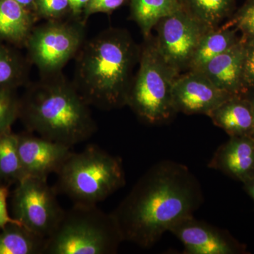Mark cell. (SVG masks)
Wrapping results in <instances>:
<instances>
[{
    "instance_id": "obj_13",
    "label": "cell",
    "mask_w": 254,
    "mask_h": 254,
    "mask_svg": "<svg viewBox=\"0 0 254 254\" xmlns=\"http://www.w3.org/2000/svg\"><path fill=\"white\" fill-rule=\"evenodd\" d=\"M208 166L243 184L250 181L254 177V138L230 136L218 147Z\"/></svg>"
},
{
    "instance_id": "obj_27",
    "label": "cell",
    "mask_w": 254,
    "mask_h": 254,
    "mask_svg": "<svg viewBox=\"0 0 254 254\" xmlns=\"http://www.w3.org/2000/svg\"><path fill=\"white\" fill-rule=\"evenodd\" d=\"M243 62V82L247 91L254 89V38L246 39Z\"/></svg>"
},
{
    "instance_id": "obj_21",
    "label": "cell",
    "mask_w": 254,
    "mask_h": 254,
    "mask_svg": "<svg viewBox=\"0 0 254 254\" xmlns=\"http://www.w3.org/2000/svg\"><path fill=\"white\" fill-rule=\"evenodd\" d=\"M182 8L209 28L218 27L225 18L231 17L236 0H179Z\"/></svg>"
},
{
    "instance_id": "obj_2",
    "label": "cell",
    "mask_w": 254,
    "mask_h": 254,
    "mask_svg": "<svg viewBox=\"0 0 254 254\" xmlns=\"http://www.w3.org/2000/svg\"><path fill=\"white\" fill-rule=\"evenodd\" d=\"M141 46L125 29L110 28L84 42L76 56L72 83L90 106H126Z\"/></svg>"
},
{
    "instance_id": "obj_19",
    "label": "cell",
    "mask_w": 254,
    "mask_h": 254,
    "mask_svg": "<svg viewBox=\"0 0 254 254\" xmlns=\"http://www.w3.org/2000/svg\"><path fill=\"white\" fill-rule=\"evenodd\" d=\"M46 242L26 227L11 224L0 232V254H44Z\"/></svg>"
},
{
    "instance_id": "obj_5",
    "label": "cell",
    "mask_w": 254,
    "mask_h": 254,
    "mask_svg": "<svg viewBox=\"0 0 254 254\" xmlns=\"http://www.w3.org/2000/svg\"><path fill=\"white\" fill-rule=\"evenodd\" d=\"M123 242L112 213L73 204L46 239L44 254H115Z\"/></svg>"
},
{
    "instance_id": "obj_7",
    "label": "cell",
    "mask_w": 254,
    "mask_h": 254,
    "mask_svg": "<svg viewBox=\"0 0 254 254\" xmlns=\"http://www.w3.org/2000/svg\"><path fill=\"white\" fill-rule=\"evenodd\" d=\"M86 23L82 19L52 20L33 28L26 43L28 60L41 76L63 72L76 58L86 41Z\"/></svg>"
},
{
    "instance_id": "obj_28",
    "label": "cell",
    "mask_w": 254,
    "mask_h": 254,
    "mask_svg": "<svg viewBox=\"0 0 254 254\" xmlns=\"http://www.w3.org/2000/svg\"><path fill=\"white\" fill-rule=\"evenodd\" d=\"M9 194V188L4 185H0V229L1 230H3L11 224L23 226L21 222L9 215L7 208V198Z\"/></svg>"
},
{
    "instance_id": "obj_24",
    "label": "cell",
    "mask_w": 254,
    "mask_h": 254,
    "mask_svg": "<svg viewBox=\"0 0 254 254\" xmlns=\"http://www.w3.org/2000/svg\"><path fill=\"white\" fill-rule=\"evenodd\" d=\"M229 27L236 28L246 39L254 38V0H245L226 23Z\"/></svg>"
},
{
    "instance_id": "obj_4",
    "label": "cell",
    "mask_w": 254,
    "mask_h": 254,
    "mask_svg": "<svg viewBox=\"0 0 254 254\" xmlns=\"http://www.w3.org/2000/svg\"><path fill=\"white\" fill-rule=\"evenodd\" d=\"M56 175L55 190L75 205H97L126 185L122 159L95 145L71 152Z\"/></svg>"
},
{
    "instance_id": "obj_17",
    "label": "cell",
    "mask_w": 254,
    "mask_h": 254,
    "mask_svg": "<svg viewBox=\"0 0 254 254\" xmlns=\"http://www.w3.org/2000/svg\"><path fill=\"white\" fill-rule=\"evenodd\" d=\"M237 33L236 28L225 24L208 29L200 38L189 71H199L210 60L235 46L241 38Z\"/></svg>"
},
{
    "instance_id": "obj_30",
    "label": "cell",
    "mask_w": 254,
    "mask_h": 254,
    "mask_svg": "<svg viewBox=\"0 0 254 254\" xmlns=\"http://www.w3.org/2000/svg\"><path fill=\"white\" fill-rule=\"evenodd\" d=\"M14 1L36 16V0H14Z\"/></svg>"
},
{
    "instance_id": "obj_11",
    "label": "cell",
    "mask_w": 254,
    "mask_h": 254,
    "mask_svg": "<svg viewBox=\"0 0 254 254\" xmlns=\"http://www.w3.org/2000/svg\"><path fill=\"white\" fill-rule=\"evenodd\" d=\"M222 91L199 71L180 73L174 82L173 99L177 113L209 116L232 96Z\"/></svg>"
},
{
    "instance_id": "obj_14",
    "label": "cell",
    "mask_w": 254,
    "mask_h": 254,
    "mask_svg": "<svg viewBox=\"0 0 254 254\" xmlns=\"http://www.w3.org/2000/svg\"><path fill=\"white\" fill-rule=\"evenodd\" d=\"M246 40L241 36L235 46L210 60L199 71L220 89L232 95L245 94L243 62Z\"/></svg>"
},
{
    "instance_id": "obj_18",
    "label": "cell",
    "mask_w": 254,
    "mask_h": 254,
    "mask_svg": "<svg viewBox=\"0 0 254 254\" xmlns=\"http://www.w3.org/2000/svg\"><path fill=\"white\" fill-rule=\"evenodd\" d=\"M182 9L179 0H129L130 18L141 30L143 38L151 36V31L162 18Z\"/></svg>"
},
{
    "instance_id": "obj_9",
    "label": "cell",
    "mask_w": 254,
    "mask_h": 254,
    "mask_svg": "<svg viewBox=\"0 0 254 254\" xmlns=\"http://www.w3.org/2000/svg\"><path fill=\"white\" fill-rule=\"evenodd\" d=\"M155 28V46L159 53L179 73L189 71L200 38L210 29L182 8L162 18Z\"/></svg>"
},
{
    "instance_id": "obj_31",
    "label": "cell",
    "mask_w": 254,
    "mask_h": 254,
    "mask_svg": "<svg viewBox=\"0 0 254 254\" xmlns=\"http://www.w3.org/2000/svg\"><path fill=\"white\" fill-rule=\"evenodd\" d=\"M244 186H245L246 191L253 198L254 201V177L250 181L244 184Z\"/></svg>"
},
{
    "instance_id": "obj_22",
    "label": "cell",
    "mask_w": 254,
    "mask_h": 254,
    "mask_svg": "<svg viewBox=\"0 0 254 254\" xmlns=\"http://www.w3.org/2000/svg\"><path fill=\"white\" fill-rule=\"evenodd\" d=\"M18 135L11 129L0 134V179L18 182L26 177L18 153Z\"/></svg>"
},
{
    "instance_id": "obj_25",
    "label": "cell",
    "mask_w": 254,
    "mask_h": 254,
    "mask_svg": "<svg viewBox=\"0 0 254 254\" xmlns=\"http://www.w3.org/2000/svg\"><path fill=\"white\" fill-rule=\"evenodd\" d=\"M68 0H36V16L46 21L64 19L70 16Z\"/></svg>"
},
{
    "instance_id": "obj_12",
    "label": "cell",
    "mask_w": 254,
    "mask_h": 254,
    "mask_svg": "<svg viewBox=\"0 0 254 254\" xmlns=\"http://www.w3.org/2000/svg\"><path fill=\"white\" fill-rule=\"evenodd\" d=\"M18 148L26 176L46 180L58 173L72 152L67 145L28 134L18 135Z\"/></svg>"
},
{
    "instance_id": "obj_1",
    "label": "cell",
    "mask_w": 254,
    "mask_h": 254,
    "mask_svg": "<svg viewBox=\"0 0 254 254\" xmlns=\"http://www.w3.org/2000/svg\"><path fill=\"white\" fill-rule=\"evenodd\" d=\"M204 202L198 179L184 164L164 160L136 182L112 215L123 242L149 249Z\"/></svg>"
},
{
    "instance_id": "obj_10",
    "label": "cell",
    "mask_w": 254,
    "mask_h": 254,
    "mask_svg": "<svg viewBox=\"0 0 254 254\" xmlns=\"http://www.w3.org/2000/svg\"><path fill=\"white\" fill-rule=\"evenodd\" d=\"M169 232L177 237L187 254H247V247L226 230L196 220L193 215L179 220Z\"/></svg>"
},
{
    "instance_id": "obj_3",
    "label": "cell",
    "mask_w": 254,
    "mask_h": 254,
    "mask_svg": "<svg viewBox=\"0 0 254 254\" xmlns=\"http://www.w3.org/2000/svg\"><path fill=\"white\" fill-rule=\"evenodd\" d=\"M90 107L60 72L27 85L20 99L19 117L30 131L71 148L88 141L97 131Z\"/></svg>"
},
{
    "instance_id": "obj_16",
    "label": "cell",
    "mask_w": 254,
    "mask_h": 254,
    "mask_svg": "<svg viewBox=\"0 0 254 254\" xmlns=\"http://www.w3.org/2000/svg\"><path fill=\"white\" fill-rule=\"evenodd\" d=\"M38 20L14 0H0V41L25 47Z\"/></svg>"
},
{
    "instance_id": "obj_23",
    "label": "cell",
    "mask_w": 254,
    "mask_h": 254,
    "mask_svg": "<svg viewBox=\"0 0 254 254\" xmlns=\"http://www.w3.org/2000/svg\"><path fill=\"white\" fill-rule=\"evenodd\" d=\"M19 113L20 99L16 90H0V134L11 129Z\"/></svg>"
},
{
    "instance_id": "obj_15",
    "label": "cell",
    "mask_w": 254,
    "mask_h": 254,
    "mask_svg": "<svg viewBox=\"0 0 254 254\" xmlns=\"http://www.w3.org/2000/svg\"><path fill=\"white\" fill-rule=\"evenodd\" d=\"M215 126L230 136L252 138L254 118L252 105L245 94L234 95L209 115Z\"/></svg>"
},
{
    "instance_id": "obj_20",
    "label": "cell",
    "mask_w": 254,
    "mask_h": 254,
    "mask_svg": "<svg viewBox=\"0 0 254 254\" xmlns=\"http://www.w3.org/2000/svg\"><path fill=\"white\" fill-rule=\"evenodd\" d=\"M29 64L28 58L0 41V90L28 85Z\"/></svg>"
},
{
    "instance_id": "obj_29",
    "label": "cell",
    "mask_w": 254,
    "mask_h": 254,
    "mask_svg": "<svg viewBox=\"0 0 254 254\" xmlns=\"http://www.w3.org/2000/svg\"><path fill=\"white\" fill-rule=\"evenodd\" d=\"M90 0H68L70 4V17L82 19V15Z\"/></svg>"
},
{
    "instance_id": "obj_32",
    "label": "cell",
    "mask_w": 254,
    "mask_h": 254,
    "mask_svg": "<svg viewBox=\"0 0 254 254\" xmlns=\"http://www.w3.org/2000/svg\"><path fill=\"white\" fill-rule=\"evenodd\" d=\"M246 96L247 97L249 100H250L251 105H252V112H253V118H254V130L253 134H252V138L254 139V89L248 90L245 93Z\"/></svg>"
},
{
    "instance_id": "obj_26",
    "label": "cell",
    "mask_w": 254,
    "mask_h": 254,
    "mask_svg": "<svg viewBox=\"0 0 254 254\" xmlns=\"http://www.w3.org/2000/svg\"><path fill=\"white\" fill-rule=\"evenodd\" d=\"M127 2H129V0H90L83 11L82 20L86 23L92 15L98 13L111 14Z\"/></svg>"
},
{
    "instance_id": "obj_6",
    "label": "cell",
    "mask_w": 254,
    "mask_h": 254,
    "mask_svg": "<svg viewBox=\"0 0 254 254\" xmlns=\"http://www.w3.org/2000/svg\"><path fill=\"white\" fill-rule=\"evenodd\" d=\"M180 74L162 58L154 37L144 38L127 106L145 123H168L177 113L173 103V86Z\"/></svg>"
},
{
    "instance_id": "obj_8",
    "label": "cell",
    "mask_w": 254,
    "mask_h": 254,
    "mask_svg": "<svg viewBox=\"0 0 254 254\" xmlns=\"http://www.w3.org/2000/svg\"><path fill=\"white\" fill-rule=\"evenodd\" d=\"M12 197L13 218L43 238H48L63 218L65 210L58 192L46 179L26 177L17 182Z\"/></svg>"
}]
</instances>
